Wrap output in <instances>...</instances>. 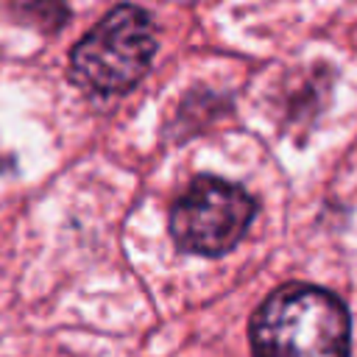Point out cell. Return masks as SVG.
<instances>
[{"label":"cell","instance_id":"cell-3","mask_svg":"<svg viewBox=\"0 0 357 357\" xmlns=\"http://www.w3.org/2000/svg\"><path fill=\"white\" fill-rule=\"evenodd\" d=\"M257 212L254 198L223 178H195L170 209V234L181 251L218 257L231 251Z\"/></svg>","mask_w":357,"mask_h":357},{"label":"cell","instance_id":"cell-2","mask_svg":"<svg viewBox=\"0 0 357 357\" xmlns=\"http://www.w3.org/2000/svg\"><path fill=\"white\" fill-rule=\"evenodd\" d=\"M153 53L156 31L151 17L137 6H117L78 39L70 73L98 95H120L145 75Z\"/></svg>","mask_w":357,"mask_h":357},{"label":"cell","instance_id":"cell-1","mask_svg":"<svg viewBox=\"0 0 357 357\" xmlns=\"http://www.w3.org/2000/svg\"><path fill=\"white\" fill-rule=\"evenodd\" d=\"M349 312L312 284L273 290L251 318L254 357H349Z\"/></svg>","mask_w":357,"mask_h":357}]
</instances>
